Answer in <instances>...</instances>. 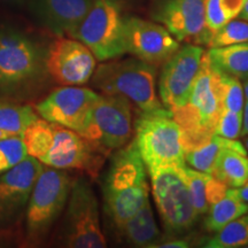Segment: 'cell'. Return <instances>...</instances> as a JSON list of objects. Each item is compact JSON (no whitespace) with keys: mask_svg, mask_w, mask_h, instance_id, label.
<instances>
[{"mask_svg":"<svg viewBox=\"0 0 248 248\" xmlns=\"http://www.w3.org/2000/svg\"><path fill=\"white\" fill-rule=\"evenodd\" d=\"M106 212L117 229L150 199L147 170L135 140L117 151L104 185Z\"/></svg>","mask_w":248,"mask_h":248,"instance_id":"6da1fadb","label":"cell"},{"mask_svg":"<svg viewBox=\"0 0 248 248\" xmlns=\"http://www.w3.org/2000/svg\"><path fill=\"white\" fill-rule=\"evenodd\" d=\"M156 66L139 59L104 61L92 75V84L101 94L128 99L141 111L164 107L156 92Z\"/></svg>","mask_w":248,"mask_h":248,"instance_id":"7a4b0ae2","label":"cell"},{"mask_svg":"<svg viewBox=\"0 0 248 248\" xmlns=\"http://www.w3.org/2000/svg\"><path fill=\"white\" fill-rule=\"evenodd\" d=\"M135 140L146 170L185 166L182 130L168 108L141 111Z\"/></svg>","mask_w":248,"mask_h":248,"instance_id":"3957f363","label":"cell"},{"mask_svg":"<svg viewBox=\"0 0 248 248\" xmlns=\"http://www.w3.org/2000/svg\"><path fill=\"white\" fill-rule=\"evenodd\" d=\"M73 38L83 43L99 61L119 59L126 52L124 17L117 0H93Z\"/></svg>","mask_w":248,"mask_h":248,"instance_id":"277c9868","label":"cell"},{"mask_svg":"<svg viewBox=\"0 0 248 248\" xmlns=\"http://www.w3.org/2000/svg\"><path fill=\"white\" fill-rule=\"evenodd\" d=\"M178 168L166 167L147 171L157 212L164 230L170 235L191 230L199 217Z\"/></svg>","mask_w":248,"mask_h":248,"instance_id":"5b68a950","label":"cell"},{"mask_svg":"<svg viewBox=\"0 0 248 248\" xmlns=\"http://www.w3.org/2000/svg\"><path fill=\"white\" fill-rule=\"evenodd\" d=\"M70 187V177L63 170L43 168L28 201L26 228L30 241L44 239L66 206Z\"/></svg>","mask_w":248,"mask_h":248,"instance_id":"8992f818","label":"cell"},{"mask_svg":"<svg viewBox=\"0 0 248 248\" xmlns=\"http://www.w3.org/2000/svg\"><path fill=\"white\" fill-rule=\"evenodd\" d=\"M131 133V102L119 95L99 94L80 136L102 153H108L125 146Z\"/></svg>","mask_w":248,"mask_h":248,"instance_id":"52a82bcc","label":"cell"},{"mask_svg":"<svg viewBox=\"0 0 248 248\" xmlns=\"http://www.w3.org/2000/svg\"><path fill=\"white\" fill-rule=\"evenodd\" d=\"M64 244L71 248H104L98 200L91 185L79 178L71 183L64 231Z\"/></svg>","mask_w":248,"mask_h":248,"instance_id":"ba28073f","label":"cell"},{"mask_svg":"<svg viewBox=\"0 0 248 248\" xmlns=\"http://www.w3.org/2000/svg\"><path fill=\"white\" fill-rule=\"evenodd\" d=\"M204 49L199 45L179 46L163 63L159 80L162 105L169 110L182 107L190 98L192 88L199 74Z\"/></svg>","mask_w":248,"mask_h":248,"instance_id":"9c48e42d","label":"cell"},{"mask_svg":"<svg viewBox=\"0 0 248 248\" xmlns=\"http://www.w3.org/2000/svg\"><path fill=\"white\" fill-rule=\"evenodd\" d=\"M38 69L39 55L35 44L17 31H0V90L18 91Z\"/></svg>","mask_w":248,"mask_h":248,"instance_id":"30bf717a","label":"cell"},{"mask_svg":"<svg viewBox=\"0 0 248 248\" xmlns=\"http://www.w3.org/2000/svg\"><path fill=\"white\" fill-rule=\"evenodd\" d=\"M99 94L91 89L80 88V85L63 86L38 102L35 110L42 119L82 135Z\"/></svg>","mask_w":248,"mask_h":248,"instance_id":"8fae6325","label":"cell"},{"mask_svg":"<svg viewBox=\"0 0 248 248\" xmlns=\"http://www.w3.org/2000/svg\"><path fill=\"white\" fill-rule=\"evenodd\" d=\"M97 59L75 38L60 36L51 43L45 58L49 76L62 86L86 84L94 73Z\"/></svg>","mask_w":248,"mask_h":248,"instance_id":"7c38bea8","label":"cell"},{"mask_svg":"<svg viewBox=\"0 0 248 248\" xmlns=\"http://www.w3.org/2000/svg\"><path fill=\"white\" fill-rule=\"evenodd\" d=\"M98 153L102 152L74 130L53 123L51 141L39 161L51 168L80 169L95 173L101 164Z\"/></svg>","mask_w":248,"mask_h":248,"instance_id":"4fadbf2b","label":"cell"},{"mask_svg":"<svg viewBox=\"0 0 248 248\" xmlns=\"http://www.w3.org/2000/svg\"><path fill=\"white\" fill-rule=\"evenodd\" d=\"M126 52L148 63H164L179 48V42L162 24L139 17L124 18Z\"/></svg>","mask_w":248,"mask_h":248,"instance_id":"5bb4252c","label":"cell"},{"mask_svg":"<svg viewBox=\"0 0 248 248\" xmlns=\"http://www.w3.org/2000/svg\"><path fill=\"white\" fill-rule=\"evenodd\" d=\"M154 18L178 42L192 40L207 45L212 36L206 27L204 0H167L157 8Z\"/></svg>","mask_w":248,"mask_h":248,"instance_id":"9a60e30c","label":"cell"},{"mask_svg":"<svg viewBox=\"0 0 248 248\" xmlns=\"http://www.w3.org/2000/svg\"><path fill=\"white\" fill-rule=\"evenodd\" d=\"M44 164L28 156L0 175V224L9 223L29 201L35 183Z\"/></svg>","mask_w":248,"mask_h":248,"instance_id":"2e32d148","label":"cell"},{"mask_svg":"<svg viewBox=\"0 0 248 248\" xmlns=\"http://www.w3.org/2000/svg\"><path fill=\"white\" fill-rule=\"evenodd\" d=\"M92 2L93 0H42V12L55 33L73 38Z\"/></svg>","mask_w":248,"mask_h":248,"instance_id":"e0dca14e","label":"cell"},{"mask_svg":"<svg viewBox=\"0 0 248 248\" xmlns=\"http://www.w3.org/2000/svg\"><path fill=\"white\" fill-rule=\"evenodd\" d=\"M212 175L228 187L239 188L248 178V151L237 139H226L219 151Z\"/></svg>","mask_w":248,"mask_h":248,"instance_id":"ac0fdd59","label":"cell"},{"mask_svg":"<svg viewBox=\"0 0 248 248\" xmlns=\"http://www.w3.org/2000/svg\"><path fill=\"white\" fill-rule=\"evenodd\" d=\"M119 230L130 245L136 247H153L160 240V231L152 209L150 199L132 217L120 226Z\"/></svg>","mask_w":248,"mask_h":248,"instance_id":"d6986e66","label":"cell"},{"mask_svg":"<svg viewBox=\"0 0 248 248\" xmlns=\"http://www.w3.org/2000/svg\"><path fill=\"white\" fill-rule=\"evenodd\" d=\"M206 53L215 70L241 82L248 80V42L209 48Z\"/></svg>","mask_w":248,"mask_h":248,"instance_id":"ffe728a7","label":"cell"},{"mask_svg":"<svg viewBox=\"0 0 248 248\" xmlns=\"http://www.w3.org/2000/svg\"><path fill=\"white\" fill-rule=\"evenodd\" d=\"M247 213L248 203L241 199L238 188L229 187L224 197L210 206L204 226L209 232L216 233L226 224Z\"/></svg>","mask_w":248,"mask_h":248,"instance_id":"44dd1931","label":"cell"},{"mask_svg":"<svg viewBox=\"0 0 248 248\" xmlns=\"http://www.w3.org/2000/svg\"><path fill=\"white\" fill-rule=\"evenodd\" d=\"M226 139L214 135L197 146L184 151L185 163L195 170L212 175L217 155L224 146Z\"/></svg>","mask_w":248,"mask_h":248,"instance_id":"7402d4cb","label":"cell"},{"mask_svg":"<svg viewBox=\"0 0 248 248\" xmlns=\"http://www.w3.org/2000/svg\"><path fill=\"white\" fill-rule=\"evenodd\" d=\"M38 117L30 106L0 101V130L11 136H21Z\"/></svg>","mask_w":248,"mask_h":248,"instance_id":"603a6c76","label":"cell"},{"mask_svg":"<svg viewBox=\"0 0 248 248\" xmlns=\"http://www.w3.org/2000/svg\"><path fill=\"white\" fill-rule=\"evenodd\" d=\"M208 248H237L248 246V215H243L217 231L206 241Z\"/></svg>","mask_w":248,"mask_h":248,"instance_id":"cb8c5ba5","label":"cell"},{"mask_svg":"<svg viewBox=\"0 0 248 248\" xmlns=\"http://www.w3.org/2000/svg\"><path fill=\"white\" fill-rule=\"evenodd\" d=\"M182 178L184 179L187 186L188 193H190L192 203L198 215H203L209 210V204L207 201V179L209 173L201 172L191 167L185 166L179 167Z\"/></svg>","mask_w":248,"mask_h":248,"instance_id":"d4e9b609","label":"cell"},{"mask_svg":"<svg viewBox=\"0 0 248 248\" xmlns=\"http://www.w3.org/2000/svg\"><path fill=\"white\" fill-rule=\"evenodd\" d=\"M245 42H248V22L233 18L218 30L214 31L207 46L209 48L223 47Z\"/></svg>","mask_w":248,"mask_h":248,"instance_id":"484cf974","label":"cell"},{"mask_svg":"<svg viewBox=\"0 0 248 248\" xmlns=\"http://www.w3.org/2000/svg\"><path fill=\"white\" fill-rule=\"evenodd\" d=\"M218 75L223 109L243 113L246 98H245L244 84H241V80L219 71Z\"/></svg>","mask_w":248,"mask_h":248,"instance_id":"4316f807","label":"cell"},{"mask_svg":"<svg viewBox=\"0 0 248 248\" xmlns=\"http://www.w3.org/2000/svg\"><path fill=\"white\" fill-rule=\"evenodd\" d=\"M27 156L28 153L21 136H9L0 139V175L8 171Z\"/></svg>","mask_w":248,"mask_h":248,"instance_id":"83f0119b","label":"cell"},{"mask_svg":"<svg viewBox=\"0 0 248 248\" xmlns=\"http://www.w3.org/2000/svg\"><path fill=\"white\" fill-rule=\"evenodd\" d=\"M243 129V113L223 109L217 121L215 135L228 139H238Z\"/></svg>","mask_w":248,"mask_h":248,"instance_id":"f1b7e54d","label":"cell"},{"mask_svg":"<svg viewBox=\"0 0 248 248\" xmlns=\"http://www.w3.org/2000/svg\"><path fill=\"white\" fill-rule=\"evenodd\" d=\"M204 17L207 29L212 33L229 22L219 4V0H204Z\"/></svg>","mask_w":248,"mask_h":248,"instance_id":"f546056e","label":"cell"},{"mask_svg":"<svg viewBox=\"0 0 248 248\" xmlns=\"http://www.w3.org/2000/svg\"><path fill=\"white\" fill-rule=\"evenodd\" d=\"M245 1L246 0H219L221 7L226 15L229 21L233 20L237 16H239L241 9H243Z\"/></svg>","mask_w":248,"mask_h":248,"instance_id":"4dcf8cb0","label":"cell"},{"mask_svg":"<svg viewBox=\"0 0 248 248\" xmlns=\"http://www.w3.org/2000/svg\"><path fill=\"white\" fill-rule=\"evenodd\" d=\"M190 245L184 239H172L155 244L152 248H187Z\"/></svg>","mask_w":248,"mask_h":248,"instance_id":"1f68e13d","label":"cell"},{"mask_svg":"<svg viewBox=\"0 0 248 248\" xmlns=\"http://www.w3.org/2000/svg\"><path fill=\"white\" fill-rule=\"evenodd\" d=\"M248 136V100L245 101L244 111H243V129H241L240 137Z\"/></svg>","mask_w":248,"mask_h":248,"instance_id":"d6a6232c","label":"cell"},{"mask_svg":"<svg viewBox=\"0 0 248 248\" xmlns=\"http://www.w3.org/2000/svg\"><path fill=\"white\" fill-rule=\"evenodd\" d=\"M238 193H239L241 199H243L245 202L248 203V178L247 181L245 182V184L241 186V187L238 188Z\"/></svg>","mask_w":248,"mask_h":248,"instance_id":"836d02e7","label":"cell"},{"mask_svg":"<svg viewBox=\"0 0 248 248\" xmlns=\"http://www.w3.org/2000/svg\"><path fill=\"white\" fill-rule=\"evenodd\" d=\"M239 17L241 18V20L247 21V22H248V0H246V1H245V5H244L243 9H241V12H240V14H239Z\"/></svg>","mask_w":248,"mask_h":248,"instance_id":"e575fe53","label":"cell"},{"mask_svg":"<svg viewBox=\"0 0 248 248\" xmlns=\"http://www.w3.org/2000/svg\"><path fill=\"white\" fill-rule=\"evenodd\" d=\"M244 91H245V98L248 100V80L244 82Z\"/></svg>","mask_w":248,"mask_h":248,"instance_id":"d590c367","label":"cell"},{"mask_svg":"<svg viewBox=\"0 0 248 248\" xmlns=\"http://www.w3.org/2000/svg\"><path fill=\"white\" fill-rule=\"evenodd\" d=\"M9 136H11V135H8V133H6V132L1 131V130H0V139H4L6 137H9Z\"/></svg>","mask_w":248,"mask_h":248,"instance_id":"8d00e7d4","label":"cell"},{"mask_svg":"<svg viewBox=\"0 0 248 248\" xmlns=\"http://www.w3.org/2000/svg\"><path fill=\"white\" fill-rule=\"evenodd\" d=\"M245 146H246V148H247V151H248V136H247L246 140H245Z\"/></svg>","mask_w":248,"mask_h":248,"instance_id":"74e56055","label":"cell"},{"mask_svg":"<svg viewBox=\"0 0 248 248\" xmlns=\"http://www.w3.org/2000/svg\"><path fill=\"white\" fill-rule=\"evenodd\" d=\"M4 1H17V0H4Z\"/></svg>","mask_w":248,"mask_h":248,"instance_id":"f35d334b","label":"cell"}]
</instances>
